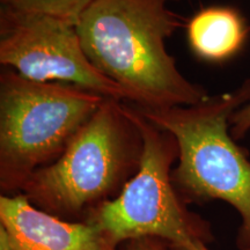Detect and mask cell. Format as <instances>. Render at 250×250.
<instances>
[{
	"label": "cell",
	"instance_id": "9",
	"mask_svg": "<svg viewBox=\"0 0 250 250\" xmlns=\"http://www.w3.org/2000/svg\"><path fill=\"white\" fill-rule=\"evenodd\" d=\"M1 6L52 17L77 24L81 14L86 11L93 0H0Z\"/></svg>",
	"mask_w": 250,
	"mask_h": 250
},
{
	"label": "cell",
	"instance_id": "14",
	"mask_svg": "<svg viewBox=\"0 0 250 250\" xmlns=\"http://www.w3.org/2000/svg\"><path fill=\"white\" fill-rule=\"evenodd\" d=\"M170 1H173V0H170Z\"/></svg>",
	"mask_w": 250,
	"mask_h": 250
},
{
	"label": "cell",
	"instance_id": "8",
	"mask_svg": "<svg viewBox=\"0 0 250 250\" xmlns=\"http://www.w3.org/2000/svg\"><path fill=\"white\" fill-rule=\"evenodd\" d=\"M249 35L243 15L230 6L202 8L187 23L189 46L197 57L208 62H224L241 51Z\"/></svg>",
	"mask_w": 250,
	"mask_h": 250
},
{
	"label": "cell",
	"instance_id": "2",
	"mask_svg": "<svg viewBox=\"0 0 250 250\" xmlns=\"http://www.w3.org/2000/svg\"><path fill=\"white\" fill-rule=\"evenodd\" d=\"M144 142L127 102L105 98L51 165L36 170L21 193L41 210L86 221L120 195L140 167Z\"/></svg>",
	"mask_w": 250,
	"mask_h": 250
},
{
	"label": "cell",
	"instance_id": "12",
	"mask_svg": "<svg viewBox=\"0 0 250 250\" xmlns=\"http://www.w3.org/2000/svg\"><path fill=\"white\" fill-rule=\"evenodd\" d=\"M170 246V245H169ZM171 250H210L206 247V242L196 239L183 246H170Z\"/></svg>",
	"mask_w": 250,
	"mask_h": 250
},
{
	"label": "cell",
	"instance_id": "7",
	"mask_svg": "<svg viewBox=\"0 0 250 250\" xmlns=\"http://www.w3.org/2000/svg\"><path fill=\"white\" fill-rule=\"evenodd\" d=\"M0 226L13 250H117L92 221H67L41 210L23 193L0 196Z\"/></svg>",
	"mask_w": 250,
	"mask_h": 250
},
{
	"label": "cell",
	"instance_id": "6",
	"mask_svg": "<svg viewBox=\"0 0 250 250\" xmlns=\"http://www.w3.org/2000/svg\"><path fill=\"white\" fill-rule=\"evenodd\" d=\"M0 64L39 83H61L131 103L87 57L76 24L0 6Z\"/></svg>",
	"mask_w": 250,
	"mask_h": 250
},
{
	"label": "cell",
	"instance_id": "15",
	"mask_svg": "<svg viewBox=\"0 0 250 250\" xmlns=\"http://www.w3.org/2000/svg\"><path fill=\"white\" fill-rule=\"evenodd\" d=\"M249 250H250V249H249Z\"/></svg>",
	"mask_w": 250,
	"mask_h": 250
},
{
	"label": "cell",
	"instance_id": "10",
	"mask_svg": "<svg viewBox=\"0 0 250 250\" xmlns=\"http://www.w3.org/2000/svg\"><path fill=\"white\" fill-rule=\"evenodd\" d=\"M250 131V102L230 117V134L235 140L242 139Z\"/></svg>",
	"mask_w": 250,
	"mask_h": 250
},
{
	"label": "cell",
	"instance_id": "4",
	"mask_svg": "<svg viewBox=\"0 0 250 250\" xmlns=\"http://www.w3.org/2000/svg\"><path fill=\"white\" fill-rule=\"evenodd\" d=\"M105 98L61 83H39L8 67L0 72V189L21 193L51 165Z\"/></svg>",
	"mask_w": 250,
	"mask_h": 250
},
{
	"label": "cell",
	"instance_id": "13",
	"mask_svg": "<svg viewBox=\"0 0 250 250\" xmlns=\"http://www.w3.org/2000/svg\"><path fill=\"white\" fill-rule=\"evenodd\" d=\"M0 250H13L5 228L0 226Z\"/></svg>",
	"mask_w": 250,
	"mask_h": 250
},
{
	"label": "cell",
	"instance_id": "3",
	"mask_svg": "<svg viewBox=\"0 0 250 250\" xmlns=\"http://www.w3.org/2000/svg\"><path fill=\"white\" fill-rule=\"evenodd\" d=\"M250 102V79L232 92L208 95L192 105L146 109L149 123L173 134L179 162L171 180L187 203L223 201L241 215L236 245L250 249V160L229 132L230 117Z\"/></svg>",
	"mask_w": 250,
	"mask_h": 250
},
{
	"label": "cell",
	"instance_id": "5",
	"mask_svg": "<svg viewBox=\"0 0 250 250\" xmlns=\"http://www.w3.org/2000/svg\"><path fill=\"white\" fill-rule=\"evenodd\" d=\"M144 142L140 167L120 195L94 210L86 221L102 228L117 245L139 237H158L170 246L210 239L208 225L187 208L171 180L179 146L173 134L160 130L127 102Z\"/></svg>",
	"mask_w": 250,
	"mask_h": 250
},
{
	"label": "cell",
	"instance_id": "11",
	"mask_svg": "<svg viewBox=\"0 0 250 250\" xmlns=\"http://www.w3.org/2000/svg\"><path fill=\"white\" fill-rule=\"evenodd\" d=\"M127 242L125 250H171L169 243L158 237H139Z\"/></svg>",
	"mask_w": 250,
	"mask_h": 250
},
{
	"label": "cell",
	"instance_id": "1",
	"mask_svg": "<svg viewBox=\"0 0 250 250\" xmlns=\"http://www.w3.org/2000/svg\"><path fill=\"white\" fill-rule=\"evenodd\" d=\"M170 0H93L76 24L81 45L103 76L146 109L192 105L210 94L181 73L166 41L184 19Z\"/></svg>",
	"mask_w": 250,
	"mask_h": 250
}]
</instances>
